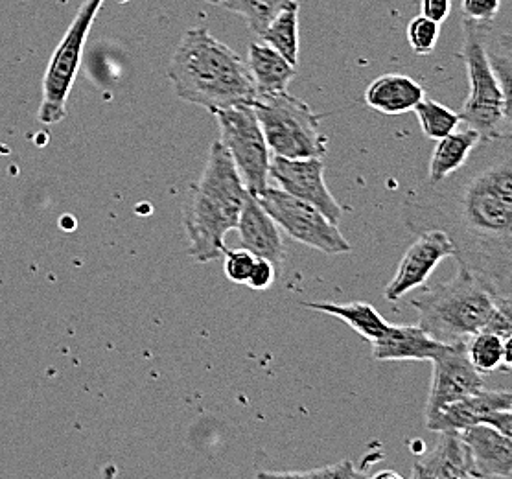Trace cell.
<instances>
[{"label": "cell", "instance_id": "1", "mask_svg": "<svg viewBox=\"0 0 512 479\" xmlns=\"http://www.w3.org/2000/svg\"><path fill=\"white\" fill-rule=\"evenodd\" d=\"M402 218L413 233L444 231L457 266L512 299V137L479 142L457 172L408 194Z\"/></svg>", "mask_w": 512, "mask_h": 479}, {"label": "cell", "instance_id": "2", "mask_svg": "<svg viewBox=\"0 0 512 479\" xmlns=\"http://www.w3.org/2000/svg\"><path fill=\"white\" fill-rule=\"evenodd\" d=\"M168 78L181 100L210 113L251 106L256 98L247 63L207 28H192L179 41L168 65Z\"/></svg>", "mask_w": 512, "mask_h": 479}, {"label": "cell", "instance_id": "3", "mask_svg": "<svg viewBox=\"0 0 512 479\" xmlns=\"http://www.w3.org/2000/svg\"><path fill=\"white\" fill-rule=\"evenodd\" d=\"M244 181L222 142L210 146L207 164L198 181L188 188L183 225L188 255L199 264L222 258L225 236L236 229L244 205Z\"/></svg>", "mask_w": 512, "mask_h": 479}, {"label": "cell", "instance_id": "4", "mask_svg": "<svg viewBox=\"0 0 512 479\" xmlns=\"http://www.w3.org/2000/svg\"><path fill=\"white\" fill-rule=\"evenodd\" d=\"M498 299L465 268L457 266L450 281L435 284L411 299L419 314V327L443 343L468 341L483 332Z\"/></svg>", "mask_w": 512, "mask_h": 479}, {"label": "cell", "instance_id": "5", "mask_svg": "<svg viewBox=\"0 0 512 479\" xmlns=\"http://www.w3.org/2000/svg\"><path fill=\"white\" fill-rule=\"evenodd\" d=\"M461 58L465 61L470 93L461 107V124L474 129L481 142L511 137V96L505 94L490 65L483 24L465 19Z\"/></svg>", "mask_w": 512, "mask_h": 479}, {"label": "cell", "instance_id": "6", "mask_svg": "<svg viewBox=\"0 0 512 479\" xmlns=\"http://www.w3.org/2000/svg\"><path fill=\"white\" fill-rule=\"evenodd\" d=\"M256 118L268 142L269 152L286 159H323L328 150L321 133V117L288 91L260 94L253 100Z\"/></svg>", "mask_w": 512, "mask_h": 479}, {"label": "cell", "instance_id": "7", "mask_svg": "<svg viewBox=\"0 0 512 479\" xmlns=\"http://www.w3.org/2000/svg\"><path fill=\"white\" fill-rule=\"evenodd\" d=\"M104 0H83L69 30L48 61L43 78V100L37 118L45 126L59 124L67 117V102L82 67L83 48Z\"/></svg>", "mask_w": 512, "mask_h": 479}, {"label": "cell", "instance_id": "8", "mask_svg": "<svg viewBox=\"0 0 512 479\" xmlns=\"http://www.w3.org/2000/svg\"><path fill=\"white\" fill-rule=\"evenodd\" d=\"M220 126V142L231 155L245 190L253 196L269 187L271 152L253 106H233L212 113Z\"/></svg>", "mask_w": 512, "mask_h": 479}, {"label": "cell", "instance_id": "9", "mask_svg": "<svg viewBox=\"0 0 512 479\" xmlns=\"http://www.w3.org/2000/svg\"><path fill=\"white\" fill-rule=\"evenodd\" d=\"M256 199L280 229L304 246L325 255H345L352 251L349 240L339 231L338 223L330 222L308 201L295 198L277 187L266 188Z\"/></svg>", "mask_w": 512, "mask_h": 479}, {"label": "cell", "instance_id": "10", "mask_svg": "<svg viewBox=\"0 0 512 479\" xmlns=\"http://www.w3.org/2000/svg\"><path fill=\"white\" fill-rule=\"evenodd\" d=\"M430 395L424 409V422L433 421L444 408L461 398L476 395L485 389L483 374L472 365L466 351V341L446 343L433 360Z\"/></svg>", "mask_w": 512, "mask_h": 479}, {"label": "cell", "instance_id": "11", "mask_svg": "<svg viewBox=\"0 0 512 479\" xmlns=\"http://www.w3.org/2000/svg\"><path fill=\"white\" fill-rule=\"evenodd\" d=\"M269 181L295 198L308 201L332 223L341 222L343 207L325 183V164L319 157L286 159L273 155L269 163Z\"/></svg>", "mask_w": 512, "mask_h": 479}, {"label": "cell", "instance_id": "12", "mask_svg": "<svg viewBox=\"0 0 512 479\" xmlns=\"http://www.w3.org/2000/svg\"><path fill=\"white\" fill-rule=\"evenodd\" d=\"M417 234L419 238L404 253L395 277L385 286L384 295L389 303L400 301L415 288H426L433 269L446 258L455 257V246L441 229H426Z\"/></svg>", "mask_w": 512, "mask_h": 479}, {"label": "cell", "instance_id": "13", "mask_svg": "<svg viewBox=\"0 0 512 479\" xmlns=\"http://www.w3.org/2000/svg\"><path fill=\"white\" fill-rule=\"evenodd\" d=\"M236 231L240 234V240L245 249H249L256 258L268 260L279 273H282L286 246H284L280 227L258 203L256 196L249 192L245 194Z\"/></svg>", "mask_w": 512, "mask_h": 479}, {"label": "cell", "instance_id": "14", "mask_svg": "<svg viewBox=\"0 0 512 479\" xmlns=\"http://www.w3.org/2000/svg\"><path fill=\"white\" fill-rule=\"evenodd\" d=\"M465 441L478 478H505L512 476L511 437L498 432L489 424H474L459 432Z\"/></svg>", "mask_w": 512, "mask_h": 479}, {"label": "cell", "instance_id": "15", "mask_svg": "<svg viewBox=\"0 0 512 479\" xmlns=\"http://www.w3.org/2000/svg\"><path fill=\"white\" fill-rule=\"evenodd\" d=\"M371 345L376 362H431L446 347L419 325H387L384 334Z\"/></svg>", "mask_w": 512, "mask_h": 479}, {"label": "cell", "instance_id": "16", "mask_svg": "<svg viewBox=\"0 0 512 479\" xmlns=\"http://www.w3.org/2000/svg\"><path fill=\"white\" fill-rule=\"evenodd\" d=\"M511 408L509 389H481L476 395L461 398L444 408L433 421L426 424V428L431 432H461L474 424H485L492 411Z\"/></svg>", "mask_w": 512, "mask_h": 479}, {"label": "cell", "instance_id": "17", "mask_svg": "<svg viewBox=\"0 0 512 479\" xmlns=\"http://www.w3.org/2000/svg\"><path fill=\"white\" fill-rule=\"evenodd\" d=\"M413 478H478L470 450L459 432H439V441L411 472Z\"/></svg>", "mask_w": 512, "mask_h": 479}, {"label": "cell", "instance_id": "18", "mask_svg": "<svg viewBox=\"0 0 512 479\" xmlns=\"http://www.w3.org/2000/svg\"><path fill=\"white\" fill-rule=\"evenodd\" d=\"M426 96L424 87L404 74H384L365 91V104L382 115H404Z\"/></svg>", "mask_w": 512, "mask_h": 479}, {"label": "cell", "instance_id": "19", "mask_svg": "<svg viewBox=\"0 0 512 479\" xmlns=\"http://www.w3.org/2000/svg\"><path fill=\"white\" fill-rule=\"evenodd\" d=\"M249 72L255 82L256 96L260 94L280 93L288 91V85L295 78V65L288 59L280 56L275 48L269 45H249Z\"/></svg>", "mask_w": 512, "mask_h": 479}, {"label": "cell", "instance_id": "20", "mask_svg": "<svg viewBox=\"0 0 512 479\" xmlns=\"http://www.w3.org/2000/svg\"><path fill=\"white\" fill-rule=\"evenodd\" d=\"M481 139L474 129H455L450 135L439 139L431 153L428 168V183H439L444 177L457 172L470 159Z\"/></svg>", "mask_w": 512, "mask_h": 479}, {"label": "cell", "instance_id": "21", "mask_svg": "<svg viewBox=\"0 0 512 479\" xmlns=\"http://www.w3.org/2000/svg\"><path fill=\"white\" fill-rule=\"evenodd\" d=\"M304 306L310 308V310H315V312H323L328 316L338 317L343 323H347L358 336H361L365 341H369V343H373V341L380 338L384 334L387 325H389L384 317L376 312L373 304L363 303V301L345 304L330 303V301H325V303L312 301V303H304Z\"/></svg>", "mask_w": 512, "mask_h": 479}, {"label": "cell", "instance_id": "22", "mask_svg": "<svg viewBox=\"0 0 512 479\" xmlns=\"http://www.w3.org/2000/svg\"><path fill=\"white\" fill-rule=\"evenodd\" d=\"M511 338H501L492 332H479L466 341V351L472 365L481 374L511 373Z\"/></svg>", "mask_w": 512, "mask_h": 479}, {"label": "cell", "instance_id": "23", "mask_svg": "<svg viewBox=\"0 0 512 479\" xmlns=\"http://www.w3.org/2000/svg\"><path fill=\"white\" fill-rule=\"evenodd\" d=\"M264 43L297 67L299 61V2L290 0L262 32Z\"/></svg>", "mask_w": 512, "mask_h": 479}, {"label": "cell", "instance_id": "24", "mask_svg": "<svg viewBox=\"0 0 512 479\" xmlns=\"http://www.w3.org/2000/svg\"><path fill=\"white\" fill-rule=\"evenodd\" d=\"M413 111L417 113L422 133L431 141H439L461 126L459 113L431 100L428 96H424Z\"/></svg>", "mask_w": 512, "mask_h": 479}, {"label": "cell", "instance_id": "25", "mask_svg": "<svg viewBox=\"0 0 512 479\" xmlns=\"http://www.w3.org/2000/svg\"><path fill=\"white\" fill-rule=\"evenodd\" d=\"M288 2L290 0H222V6L225 10L240 15L249 30L260 37L268 24L277 17V13L286 8Z\"/></svg>", "mask_w": 512, "mask_h": 479}, {"label": "cell", "instance_id": "26", "mask_svg": "<svg viewBox=\"0 0 512 479\" xmlns=\"http://www.w3.org/2000/svg\"><path fill=\"white\" fill-rule=\"evenodd\" d=\"M441 36V24L431 21L424 15L415 17L411 23L408 24V43L411 50L417 56H428L431 54L437 41Z\"/></svg>", "mask_w": 512, "mask_h": 479}, {"label": "cell", "instance_id": "27", "mask_svg": "<svg viewBox=\"0 0 512 479\" xmlns=\"http://www.w3.org/2000/svg\"><path fill=\"white\" fill-rule=\"evenodd\" d=\"M223 257H225L223 260L225 277L234 284H247V279L255 266V255L249 249L242 247V249H227Z\"/></svg>", "mask_w": 512, "mask_h": 479}, {"label": "cell", "instance_id": "28", "mask_svg": "<svg viewBox=\"0 0 512 479\" xmlns=\"http://www.w3.org/2000/svg\"><path fill=\"white\" fill-rule=\"evenodd\" d=\"M260 476H275V478H361L363 472L354 470V465L350 461H343L339 465H330L325 468H315V470H308V472H271L266 474L262 472Z\"/></svg>", "mask_w": 512, "mask_h": 479}, {"label": "cell", "instance_id": "29", "mask_svg": "<svg viewBox=\"0 0 512 479\" xmlns=\"http://www.w3.org/2000/svg\"><path fill=\"white\" fill-rule=\"evenodd\" d=\"M500 8L501 0H463V15L474 23H492Z\"/></svg>", "mask_w": 512, "mask_h": 479}, {"label": "cell", "instance_id": "30", "mask_svg": "<svg viewBox=\"0 0 512 479\" xmlns=\"http://www.w3.org/2000/svg\"><path fill=\"white\" fill-rule=\"evenodd\" d=\"M279 279L280 273L271 262L264 258H256L255 266H253V271H251L245 286L258 290V292H264V290H269Z\"/></svg>", "mask_w": 512, "mask_h": 479}, {"label": "cell", "instance_id": "31", "mask_svg": "<svg viewBox=\"0 0 512 479\" xmlns=\"http://www.w3.org/2000/svg\"><path fill=\"white\" fill-rule=\"evenodd\" d=\"M420 12L435 23H444L452 12V0H420Z\"/></svg>", "mask_w": 512, "mask_h": 479}, {"label": "cell", "instance_id": "32", "mask_svg": "<svg viewBox=\"0 0 512 479\" xmlns=\"http://www.w3.org/2000/svg\"><path fill=\"white\" fill-rule=\"evenodd\" d=\"M209 4H222V0H207Z\"/></svg>", "mask_w": 512, "mask_h": 479}]
</instances>
